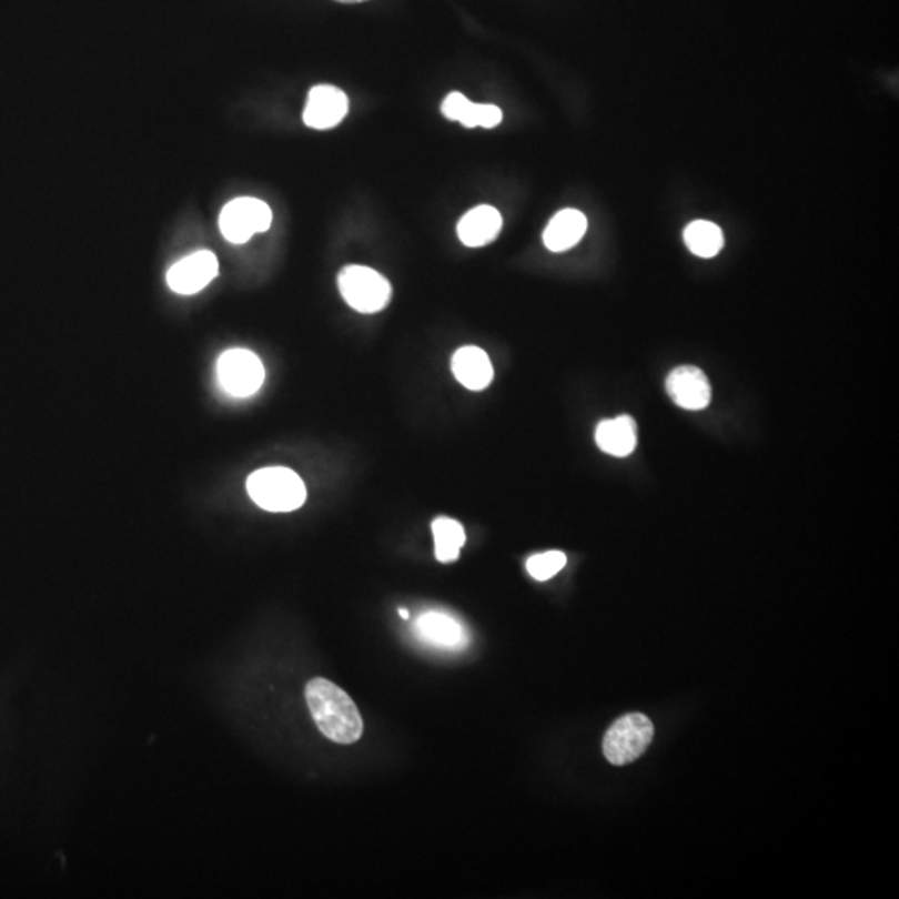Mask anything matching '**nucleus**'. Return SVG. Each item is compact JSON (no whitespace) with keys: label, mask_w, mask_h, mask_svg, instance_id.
Returning <instances> with one entry per match:
<instances>
[{"label":"nucleus","mask_w":899,"mask_h":899,"mask_svg":"<svg viewBox=\"0 0 899 899\" xmlns=\"http://www.w3.org/2000/svg\"><path fill=\"white\" fill-rule=\"evenodd\" d=\"M595 440L602 452L623 458L635 452L636 443H638V426L629 415L603 420L596 426Z\"/></svg>","instance_id":"12"},{"label":"nucleus","mask_w":899,"mask_h":899,"mask_svg":"<svg viewBox=\"0 0 899 899\" xmlns=\"http://www.w3.org/2000/svg\"><path fill=\"white\" fill-rule=\"evenodd\" d=\"M272 225V210L252 196H240L223 206L219 216L222 235L232 243H245L253 233L265 232Z\"/></svg>","instance_id":"6"},{"label":"nucleus","mask_w":899,"mask_h":899,"mask_svg":"<svg viewBox=\"0 0 899 899\" xmlns=\"http://www.w3.org/2000/svg\"><path fill=\"white\" fill-rule=\"evenodd\" d=\"M442 113L450 120L463 123V125L473 129V127H485V129H493L498 125L503 119V112L492 103H473L466 99L463 93L452 92L445 97L442 103Z\"/></svg>","instance_id":"11"},{"label":"nucleus","mask_w":899,"mask_h":899,"mask_svg":"<svg viewBox=\"0 0 899 899\" xmlns=\"http://www.w3.org/2000/svg\"><path fill=\"white\" fill-rule=\"evenodd\" d=\"M216 378L229 395L246 398L259 392L265 380V370L255 353L233 349L220 355Z\"/></svg>","instance_id":"5"},{"label":"nucleus","mask_w":899,"mask_h":899,"mask_svg":"<svg viewBox=\"0 0 899 899\" xmlns=\"http://www.w3.org/2000/svg\"><path fill=\"white\" fill-rule=\"evenodd\" d=\"M683 239H685L689 252L701 259H713L718 255L725 243L721 229L708 220H695L689 223L683 233Z\"/></svg>","instance_id":"17"},{"label":"nucleus","mask_w":899,"mask_h":899,"mask_svg":"<svg viewBox=\"0 0 899 899\" xmlns=\"http://www.w3.org/2000/svg\"><path fill=\"white\" fill-rule=\"evenodd\" d=\"M433 538H435V556L438 562L452 563L458 559L459 552L466 542L465 529L462 523L446 516L433 519Z\"/></svg>","instance_id":"16"},{"label":"nucleus","mask_w":899,"mask_h":899,"mask_svg":"<svg viewBox=\"0 0 899 899\" xmlns=\"http://www.w3.org/2000/svg\"><path fill=\"white\" fill-rule=\"evenodd\" d=\"M336 2H342V3H358V2H365V0H336Z\"/></svg>","instance_id":"20"},{"label":"nucleus","mask_w":899,"mask_h":899,"mask_svg":"<svg viewBox=\"0 0 899 899\" xmlns=\"http://www.w3.org/2000/svg\"><path fill=\"white\" fill-rule=\"evenodd\" d=\"M503 219L495 206L478 205L469 210L458 222V236L463 245L483 246L498 236Z\"/></svg>","instance_id":"14"},{"label":"nucleus","mask_w":899,"mask_h":899,"mask_svg":"<svg viewBox=\"0 0 899 899\" xmlns=\"http://www.w3.org/2000/svg\"><path fill=\"white\" fill-rule=\"evenodd\" d=\"M415 632L423 642L440 646V648L458 649L466 645L465 629L446 613H423L416 619Z\"/></svg>","instance_id":"13"},{"label":"nucleus","mask_w":899,"mask_h":899,"mask_svg":"<svg viewBox=\"0 0 899 899\" xmlns=\"http://www.w3.org/2000/svg\"><path fill=\"white\" fill-rule=\"evenodd\" d=\"M339 289L345 302L360 313H376L388 305L392 286L382 273L368 266L349 265L340 272Z\"/></svg>","instance_id":"4"},{"label":"nucleus","mask_w":899,"mask_h":899,"mask_svg":"<svg viewBox=\"0 0 899 899\" xmlns=\"http://www.w3.org/2000/svg\"><path fill=\"white\" fill-rule=\"evenodd\" d=\"M305 699L310 715L323 736L339 745H352L362 738L363 719L349 693L325 678L306 683Z\"/></svg>","instance_id":"1"},{"label":"nucleus","mask_w":899,"mask_h":899,"mask_svg":"<svg viewBox=\"0 0 899 899\" xmlns=\"http://www.w3.org/2000/svg\"><path fill=\"white\" fill-rule=\"evenodd\" d=\"M655 735V726L648 716L642 713H629L616 719L605 738L603 752L612 765L623 766L638 759L648 748Z\"/></svg>","instance_id":"3"},{"label":"nucleus","mask_w":899,"mask_h":899,"mask_svg":"<svg viewBox=\"0 0 899 899\" xmlns=\"http://www.w3.org/2000/svg\"><path fill=\"white\" fill-rule=\"evenodd\" d=\"M586 229L588 222L579 210L565 209L549 220L543 232V243L552 252H565L583 239Z\"/></svg>","instance_id":"15"},{"label":"nucleus","mask_w":899,"mask_h":899,"mask_svg":"<svg viewBox=\"0 0 899 899\" xmlns=\"http://www.w3.org/2000/svg\"><path fill=\"white\" fill-rule=\"evenodd\" d=\"M565 565V553L553 549V552L529 556L528 562H526V569L536 582H546V579L553 578L556 573L562 572Z\"/></svg>","instance_id":"18"},{"label":"nucleus","mask_w":899,"mask_h":899,"mask_svg":"<svg viewBox=\"0 0 899 899\" xmlns=\"http://www.w3.org/2000/svg\"><path fill=\"white\" fill-rule=\"evenodd\" d=\"M219 273V260L209 250H200L176 262L166 272V283L180 295H193L205 289Z\"/></svg>","instance_id":"7"},{"label":"nucleus","mask_w":899,"mask_h":899,"mask_svg":"<svg viewBox=\"0 0 899 899\" xmlns=\"http://www.w3.org/2000/svg\"><path fill=\"white\" fill-rule=\"evenodd\" d=\"M349 112V97L339 87L316 85L309 92L303 122L310 129H333Z\"/></svg>","instance_id":"8"},{"label":"nucleus","mask_w":899,"mask_h":899,"mask_svg":"<svg viewBox=\"0 0 899 899\" xmlns=\"http://www.w3.org/2000/svg\"><path fill=\"white\" fill-rule=\"evenodd\" d=\"M452 370L455 378L473 392L485 390L493 380L492 360L485 350L478 346L468 345L456 350L452 358Z\"/></svg>","instance_id":"10"},{"label":"nucleus","mask_w":899,"mask_h":899,"mask_svg":"<svg viewBox=\"0 0 899 899\" xmlns=\"http://www.w3.org/2000/svg\"><path fill=\"white\" fill-rule=\"evenodd\" d=\"M246 492L266 512H293L306 499L305 483L285 466L256 469L246 479Z\"/></svg>","instance_id":"2"},{"label":"nucleus","mask_w":899,"mask_h":899,"mask_svg":"<svg viewBox=\"0 0 899 899\" xmlns=\"http://www.w3.org/2000/svg\"><path fill=\"white\" fill-rule=\"evenodd\" d=\"M669 398L685 410H705L711 402L708 376L698 366L683 365L666 378Z\"/></svg>","instance_id":"9"},{"label":"nucleus","mask_w":899,"mask_h":899,"mask_svg":"<svg viewBox=\"0 0 899 899\" xmlns=\"http://www.w3.org/2000/svg\"><path fill=\"white\" fill-rule=\"evenodd\" d=\"M400 616H402L403 619L410 618L408 612H406L405 608H400Z\"/></svg>","instance_id":"19"}]
</instances>
